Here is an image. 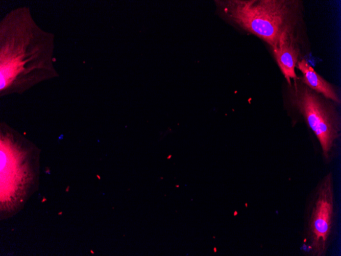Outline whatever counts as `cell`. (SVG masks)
<instances>
[{
  "label": "cell",
  "mask_w": 341,
  "mask_h": 256,
  "mask_svg": "<svg viewBox=\"0 0 341 256\" xmlns=\"http://www.w3.org/2000/svg\"><path fill=\"white\" fill-rule=\"evenodd\" d=\"M53 35L41 29L29 10L11 11L0 22V92L21 93L57 75Z\"/></svg>",
  "instance_id": "6da1fadb"
},
{
  "label": "cell",
  "mask_w": 341,
  "mask_h": 256,
  "mask_svg": "<svg viewBox=\"0 0 341 256\" xmlns=\"http://www.w3.org/2000/svg\"><path fill=\"white\" fill-rule=\"evenodd\" d=\"M216 12L235 29L261 39L272 52L285 39L306 33L300 0H220Z\"/></svg>",
  "instance_id": "7a4b0ae2"
},
{
  "label": "cell",
  "mask_w": 341,
  "mask_h": 256,
  "mask_svg": "<svg viewBox=\"0 0 341 256\" xmlns=\"http://www.w3.org/2000/svg\"><path fill=\"white\" fill-rule=\"evenodd\" d=\"M293 80L284 85V107L292 118L301 117L319 141L325 160L329 162L341 134L339 105L310 88L300 76Z\"/></svg>",
  "instance_id": "3957f363"
},
{
  "label": "cell",
  "mask_w": 341,
  "mask_h": 256,
  "mask_svg": "<svg viewBox=\"0 0 341 256\" xmlns=\"http://www.w3.org/2000/svg\"><path fill=\"white\" fill-rule=\"evenodd\" d=\"M333 175L328 173L319 182L309 196L305 212L304 242L312 255L326 253L334 236Z\"/></svg>",
  "instance_id": "277c9868"
},
{
  "label": "cell",
  "mask_w": 341,
  "mask_h": 256,
  "mask_svg": "<svg viewBox=\"0 0 341 256\" xmlns=\"http://www.w3.org/2000/svg\"><path fill=\"white\" fill-rule=\"evenodd\" d=\"M308 42L307 34L294 35L272 52L287 83L290 84L291 79L297 77L295 68L299 61L305 59L306 49H309V46Z\"/></svg>",
  "instance_id": "5b68a950"
},
{
  "label": "cell",
  "mask_w": 341,
  "mask_h": 256,
  "mask_svg": "<svg viewBox=\"0 0 341 256\" xmlns=\"http://www.w3.org/2000/svg\"><path fill=\"white\" fill-rule=\"evenodd\" d=\"M296 67L303 75L300 76L303 83L311 89L340 105V96L338 89L316 72L306 59L299 61Z\"/></svg>",
  "instance_id": "8992f818"
},
{
  "label": "cell",
  "mask_w": 341,
  "mask_h": 256,
  "mask_svg": "<svg viewBox=\"0 0 341 256\" xmlns=\"http://www.w3.org/2000/svg\"><path fill=\"white\" fill-rule=\"evenodd\" d=\"M62 214V212H60V213H58V215H61Z\"/></svg>",
  "instance_id": "52a82bcc"
},
{
  "label": "cell",
  "mask_w": 341,
  "mask_h": 256,
  "mask_svg": "<svg viewBox=\"0 0 341 256\" xmlns=\"http://www.w3.org/2000/svg\"><path fill=\"white\" fill-rule=\"evenodd\" d=\"M45 200H46V199H45V198H44V199H43V200H42V202H43V201H45Z\"/></svg>",
  "instance_id": "ba28073f"
},
{
  "label": "cell",
  "mask_w": 341,
  "mask_h": 256,
  "mask_svg": "<svg viewBox=\"0 0 341 256\" xmlns=\"http://www.w3.org/2000/svg\"><path fill=\"white\" fill-rule=\"evenodd\" d=\"M11 199H12V200H14V198L12 196H11Z\"/></svg>",
  "instance_id": "9c48e42d"
}]
</instances>
